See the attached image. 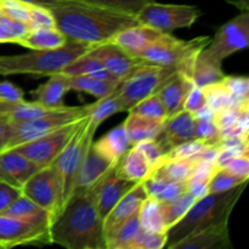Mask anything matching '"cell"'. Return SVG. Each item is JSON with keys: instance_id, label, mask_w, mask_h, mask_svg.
I'll use <instances>...</instances> for the list:
<instances>
[{"instance_id": "b9f144b4", "label": "cell", "mask_w": 249, "mask_h": 249, "mask_svg": "<svg viewBox=\"0 0 249 249\" xmlns=\"http://www.w3.org/2000/svg\"><path fill=\"white\" fill-rule=\"evenodd\" d=\"M80 1L136 16L139 11L152 0H80Z\"/></svg>"}, {"instance_id": "e0dca14e", "label": "cell", "mask_w": 249, "mask_h": 249, "mask_svg": "<svg viewBox=\"0 0 249 249\" xmlns=\"http://www.w3.org/2000/svg\"><path fill=\"white\" fill-rule=\"evenodd\" d=\"M41 169L26 156L14 148H7L0 152V180L22 189L24 182Z\"/></svg>"}, {"instance_id": "4dcf8cb0", "label": "cell", "mask_w": 249, "mask_h": 249, "mask_svg": "<svg viewBox=\"0 0 249 249\" xmlns=\"http://www.w3.org/2000/svg\"><path fill=\"white\" fill-rule=\"evenodd\" d=\"M61 73L72 77V75H90V77L100 78V79L106 80H119L97 60L89 53L85 55L79 56L74 61L66 66Z\"/></svg>"}, {"instance_id": "f35d334b", "label": "cell", "mask_w": 249, "mask_h": 249, "mask_svg": "<svg viewBox=\"0 0 249 249\" xmlns=\"http://www.w3.org/2000/svg\"><path fill=\"white\" fill-rule=\"evenodd\" d=\"M129 112L141 114V116L145 117H150V118L162 119V121H165L168 118L167 109H165L164 104H163L158 92H155V94L142 99L135 106L131 107Z\"/></svg>"}, {"instance_id": "4316f807", "label": "cell", "mask_w": 249, "mask_h": 249, "mask_svg": "<svg viewBox=\"0 0 249 249\" xmlns=\"http://www.w3.org/2000/svg\"><path fill=\"white\" fill-rule=\"evenodd\" d=\"M92 146L99 153L113 164H118L124 153L131 147L126 135L124 124H119L116 128L109 130L105 136H102L96 142H92Z\"/></svg>"}, {"instance_id": "1f68e13d", "label": "cell", "mask_w": 249, "mask_h": 249, "mask_svg": "<svg viewBox=\"0 0 249 249\" xmlns=\"http://www.w3.org/2000/svg\"><path fill=\"white\" fill-rule=\"evenodd\" d=\"M68 77V75H67ZM121 80H106L90 75H72L68 77V85L71 90L87 92L96 99L106 96L117 89Z\"/></svg>"}, {"instance_id": "277c9868", "label": "cell", "mask_w": 249, "mask_h": 249, "mask_svg": "<svg viewBox=\"0 0 249 249\" xmlns=\"http://www.w3.org/2000/svg\"><path fill=\"white\" fill-rule=\"evenodd\" d=\"M247 182L230 191L223 194H207L206 196L196 199L187 213L175 225L168 229L165 248L172 249L173 246L192 231L230 220L231 213L243 194Z\"/></svg>"}, {"instance_id": "94428289", "label": "cell", "mask_w": 249, "mask_h": 249, "mask_svg": "<svg viewBox=\"0 0 249 249\" xmlns=\"http://www.w3.org/2000/svg\"><path fill=\"white\" fill-rule=\"evenodd\" d=\"M2 16V14H1V10H0V17H1Z\"/></svg>"}, {"instance_id": "f907efd6", "label": "cell", "mask_w": 249, "mask_h": 249, "mask_svg": "<svg viewBox=\"0 0 249 249\" xmlns=\"http://www.w3.org/2000/svg\"><path fill=\"white\" fill-rule=\"evenodd\" d=\"M225 168L228 172L232 173L236 177L241 179L248 180L249 178V158L248 153H242V155L235 156L226 163Z\"/></svg>"}, {"instance_id": "f5cc1de1", "label": "cell", "mask_w": 249, "mask_h": 249, "mask_svg": "<svg viewBox=\"0 0 249 249\" xmlns=\"http://www.w3.org/2000/svg\"><path fill=\"white\" fill-rule=\"evenodd\" d=\"M21 195V189L0 180V213L6 211Z\"/></svg>"}, {"instance_id": "cb8c5ba5", "label": "cell", "mask_w": 249, "mask_h": 249, "mask_svg": "<svg viewBox=\"0 0 249 249\" xmlns=\"http://www.w3.org/2000/svg\"><path fill=\"white\" fill-rule=\"evenodd\" d=\"M152 170L151 163L136 146H131L116 165V172L119 177L136 184L145 181Z\"/></svg>"}, {"instance_id": "d4e9b609", "label": "cell", "mask_w": 249, "mask_h": 249, "mask_svg": "<svg viewBox=\"0 0 249 249\" xmlns=\"http://www.w3.org/2000/svg\"><path fill=\"white\" fill-rule=\"evenodd\" d=\"M128 117L123 122V124L131 146L138 145L141 141L157 139L160 136L164 121L150 118V117L141 116L133 112H128Z\"/></svg>"}, {"instance_id": "44dd1931", "label": "cell", "mask_w": 249, "mask_h": 249, "mask_svg": "<svg viewBox=\"0 0 249 249\" xmlns=\"http://www.w3.org/2000/svg\"><path fill=\"white\" fill-rule=\"evenodd\" d=\"M194 85L191 77L180 72H175V74L163 84L158 94L164 104L168 117L174 116L184 109L185 100Z\"/></svg>"}, {"instance_id": "d6a6232c", "label": "cell", "mask_w": 249, "mask_h": 249, "mask_svg": "<svg viewBox=\"0 0 249 249\" xmlns=\"http://www.w3.org/2000/svg\"><path fill=\"white\" fill-rule=\"evenodd\" d=\"M139 218H140L142 230L152 231V232H167L168 231L164 216H163L162 202L155 197L148 196L141 203L140 209H139Z\"/></svg>"}, {"instance_id": "ab89813d", "label": "cell", "mask_w": 249, "mask_h": 249, "mask_svg": "<svg viewBox=\"0 0 249 249\" xmlns=\"http://www.w3.org/2000/svg\"><path fill=\"white\" fill-rule=\"evenodd\" d=\"M247 181L248 180L241 179L232 173L228 172L225 168H218L208 184V194H223Z\"/></svg>"}, {"instance_id": "f1b7e54d", "label": "cell", "mask_w": 249, "mask_h": 249, "mask_svg": "<svg viewBox=\"0 0 249 249\" xmlns=\"http://www.w3.org/2000/svg\"><path fill=\"white\" fill-rule=\"evenodd\" d=\"M221 63L223 62H219L215 58L209 56L203 49L197 56L194 70H192L191 79L194 84L197 87L204 88L213 83L220 82L226 75L224 73Z\"/></svg>"}, {"instance_id": "83f0119b", "label": "cell", "mask_w": 249, "mask_h": 249, "mask_svg": "<svg viewBox=\"0 0 249 249\" xmlns=\"http://www.w3.org/2000/svg\"><path fill=\"white\" fill-rule=\"evenodd\" d=\"M53 109L57 108H49L38 102L26 101L24 99L17 101L0 100V114L9 117L14 123H22V122L36 119Z\"/></svg>"}, {"instance_id": "8fae6325", "label": "cell", "mask_w": 249, "mask_h": 249, "mask_svg": "<svg viewBox=\"0 0 249 249\" xmlns=\"http://www.w3.org/2000/svg\"><path fill=\"white\" fill-rule=\"evenodd\" d=\"M83 119L66 124V125L50 131V133L45 134L40 138L27 141V142L11 148L16 150L21 155L26 156L27 158H29L32 162L38 164L39 167H46V165L51 164L55 160V158L60 155L61 151L65 148V146L67 145L74 131L80 125Z\"/></svg>"}, {"instance_id": "ba28073f", "label": "cell", "mask_w": 249, "mask_h": 249, "mask_svg": "<svg viewBox=\"0 0 249 249\" xmlns=\"http://www.w3.org/2000/svg\"><path fill=\"white\" fill-rule=\"evenodd\" d=\"M88 113H89V105L62 106L36 119L22 122V123H14H14V131H12V136L5 150L21 145L27 141L34 140L36 138H40V136L45 135L50 131L66 125V124L80 121L84 117H87Z\"/></svg>"}, {"instance_id": "6f0895ef", "label": "cell", "mask_w": 249, "mask_h": 249, "mask_svg": "<svg viewBox=\"0 0 249 249\" xmlns=\"http://www.w3.org/2000/svg\"><path fill=\"white\" fill-rule=\"evenodd\" d=\"M192 116H194L195 121H214V118H215V112L208 105H204L198 111L195 112Z\"/></svg>"}, {"instance_id": "ac0fdd59", "label": "cell", "mask_w": 249, "mask_h": 249, "mask_svg": "<svg viewBox=\"0 0 249 249\" xmlns=\"http://www.w3.org/2000/svg\"><path fill=\"white\" fill-rule=\"evenodd\" d=\"M192 139H195V118L190 112L182 109L165 119L162 131L156 140L167 155L173 147Z\"/></svg>"}, {"instance_id": "f6af8a7d", "label": "cell", "mask_w": 249, "mask_h": 249, "mask_svg": "<svg viewBox=\"0 0 249 249\" xmlns=\"http://www.w3.org/2000/svg\"><path fill=\"white\" fill-rule=\"evenodd\" d=\"M215 145V143H214ZM211 143L204 142V141L198 140V139H192V140L182 142L180 145L173 147L169 152L165 155V160L168 158H190L196 157L201 152H203Z\"/></svg>"}, {"instance_id": "74e56055", "label": "cell", "mask_w": 249, "mask_h": 249, "mask_svg": "<svg viewBox=\"0 0 249 249\" xmlns=\"http://www.w3.org/2000/svg\"><path fill=\"white\" fill-rule=\"evenodd\" d=\"M195 201H196V198L192 195H190L189 192H185L182 196L178 197L173 201L162 202L163 216H164L167 228L169 229L173 225H175L187 213V211L191 208Z\"/></svg>"}, {"instance_id": "5b68a950", "label": "cell", "mask_w": 249, "mask_h": 249, "mask_svg": "<svg viewBox=\"0 0 249 249\" xmlns=\"http://www.w3.org/2000/svg\"><path fill=\"white\" fill-rule=\"evenodd\" d=\"M209 41L211 36H197L191 40H181L172 36V33H162L139 57L151 65L174 68L177 72L191 77L197 56Z\"/></svg>"}, {"instance_id": "52a82bcc", "label": "cell", "mask_w": 249, "mask_h": 249, "mask_svg": "<svg viewBox=\"0 0 249 249\" xmlns=\"http://www.w3.org/2000/svg\"><path fill=\"white\" fill-rule=\"evenodd\" d=\"M177 71L170 67L142 63L130 75L121 80L118 91L123 112H129L138 102L160 91L165 82Z\"/></svg>"}, {"instance_id": "4fadbf2b", "label": "cell", "mask_w": 249, "mask_h": 249, "mask_svg": "<svg viewBox=\"0 0 249 249\" xmlns=\"http://www.w3.org/2000/svg\"><path fill=\"white\" fill-rule=\"evenodd\" d=\"M38 242L50 245V232L18 218L0 213V248L9 249Z\"/></svg>"}, {"instance_id": "484cf974", "label": "cell", "mask_w": 249, "mask_h": 249, "mask_svg": "<svg viewBox=\"0 0 249 249\" xmlns=\"http://www.w3.org/2000/svg\"><path fill=\"white\" fill-rule=\"evenodd\" d=\"M2 213L21 219V220L26 221V223L32 224L34 226H38V228L48 230L50 232L51 224H53V219H51L50 214L45 209H43L38 204L34 203L33 201H31L24 195H21Z\"/></svg>"}, {"instance_id": "3957f363", "label": "cell", "mask_w": 249, "mask_h": 249, "mask_svg": "<svg viewBox=\"0 0 249 249\" xmlns=\"http://www.w3.org/2000/svg\"><path fill=\"white\" fill-rule=\"evenodd\" d=\"M94 45L68 39L62 46L49 50H32L19 55L0 56V75L26 74L50 77L61 73L66 66L89 53Z\"/></svg>"}, {"instance_id": "836d02e7", "label": "cell", "mask_w": 249, "mask_h": 249, "mask_svg": "<svg viewBox=\"0 0 249 249\" xmlns=\"http://www.w3.org/2000/svg\"><path fill=\"white\" fill-rule=\"evenodd\" d=\"M140 209V208H139ZM139 209L123 221L108 237L106 238L107 249H128L131 241L140 232L141 224Z\"/></svg>"}, {"instance_id": "d590c367", "label": "cell", "mask_w": 249, "mask_h": 249, "mask_svg": "<svg viewBox=\"0 0 249 249\" xmlns=\"http://www.w3.org/2000/svg\"><path fill=\"white\" fill-rule=\"evenodd\" d=\"M203 89L204 94H206L207 105H208L214 112H219L224 108L238 106L240 104H242V102H238L237 100L231 95V92L229 91V89L223 83V79H221L220 82L207 85Z\"/></svg>"}, {"instance_id": "9c48e42d", "label": "cell", "mask_w": 249, "mask_h": 249, "mask_svg": "<svg viewBox=\"0 0 249 249\" xmlns=\"http://www.w3.org/2000/svg\"><path fill=\"white\" fill-rule=\"evenodd\" d=\"M201 15L202 11L195 5L160 4L152 0L135 17L140 24L152 27L162 33H172L191 27Z\"/></svg>"}, {"instance_id": "c3c4849f", "label": "cell", "mask_w": 249, "mask_h": 249, "mask_svg": "<svg viewBox=\"0 0 249 249\" xmlns=\"http://www.w3.org/2000/svg\"><path fill=\"white\" fill-rule=\"evenodd\" d=\"M195 139L211 145L219 143L220 130L214 121H195Z\"/></svg>"}, {"instance_id": "60d3db41", "label": "cell", "mask_w": 249, "mask_h": 249, "mask_svg": "<svg viewBox=\"0 0 249 249\" xmlns=\"http://www.w3.org/2000/svg\"><path fill=\"white\" fill-rule=\"evenodd\" d=\"M29 32V26L24 22L15 21L4 15L0 17V43L17 44Z\"/></svg>"}, {"instance_id": "816d5d0a", "label": "cell", "mask_w": 249, "mask_h": 249, "mask_svg": "<svg viewBox=\"0 0 249 249\" xmlns=\"http://www.w3.org/2000/svg\"><path fill=\"white\" fill-rule=\"evenodd\" d=\"M204 105H207L204 89L201 87H197V85H194L189 94H187L186 100H185L184 109L194 114L195 112L198 111Z\"/></svg>"}, {"instance_id": "8992f818", "label": "cell", "mask_w": 249, "mask_h": 249, "mask_svg": "<svg viewBox=\"0 0 249 249\" xmlns=\"http://www.w3.org/2000/svg\"><path fill=\"white\" fill-rule=\"evenodd\" d=\"M97 128L99 125L90 121L89 116L85 117L65 148L53 162L62 187L63 207L74 192L78 173L82 168L88 151L94 142V136Z\"/></svg>"}, {"instance_id": "d6986e66", "label": "cell", "mask_w": 249, "mask_h": 249, "mask_svg": "<svg viewBox=\"0 0 249 249\" xmlns=\"http://www.w3.org/2000/svg\"><path fill=\"white\" fill-rule=\"evenodd\" d=\"M148 197L147 191H146L145 186L142 182L136 184L123 198L112 208L104 219V229H105V236L106 238L123 223L125 219L133 213H135L139 208H140L141 203L145 201Z\"/></svg>"}, {"instance_id": "6da1fadb", "label": "cell", "mask_w": 249, "mask_h": 249, "mask_svg": "<svg viewBox=\"0 0 249 249\" xmlns=\"http://www.w3.org/2000/svg\"><path fill=\"white\" fill-rule=\"evenodd\" d=\"M56 28L70 40L97 45L111 41L123 29L139 24L133 15L83 2L80 0L65 2L50 9Z\"/></svg>"}, {"instance_id": "680465c9", "label": "cell", "mask_w": 249, "mask_h": 249, "mask_svg": "<svg viewBox=\"0 0 249 249\" xmlns=\"http://www.w3.org/2000/svg\"><path fill=\"white\" fill-rule=\"evenodd\" d=\"M21 1L26 2L28 5H36V6L48 7V9H53V7L58 6L65 2L73 1V0H21Z\"/></svg>"}, {"instance_id": "ffe728a7", "label": "cell", "mask_w": 249, "mask_h": 249, "mask_svg": "<svg viewBox=\"0 0 249 249\" xmlns=\"http://www.w3.org/2000/svg\"><path fill=\"white\" fill-rule=\"evenodd\" d=\"M162 32L152 28V27L145 26V24H135V26L128 27L119 33H117L111 41L124 51L129 53L130 55L138 56L147 49L153 41L160 36Z\"/></svg>"}, {"instance_id": "9a60e30c", "label": "cell", "mask_w": 249, "mask_h": 249, "mask_svg": "<svg viewBox=\"0 0 249 249\" xmlns=\"http://www.w3.org/2000/svg\"><path fill=\"white\" fill-rule=\"evenodd\" d=\"M229 221L214 224L192 231L172 249H231Z\"/></svg>"}, {"instance_id": "bcb514c9", "label": "cell", "mask_w": 249, "mask_h": 249, "mask_svg": "<svg viewBox=\"0 0 249 249\" xmlns=\"http://www.w3.org/2000/svg\"><path fill=\"white\" fill-rule=\"evenodd\" d=\"M0 10L9 18L28 23L29 5L21 0H0Z\"/></svg>"}, {"instance_id": "5bb4252c", "label": "cell", "mask_w": 249, "mask_h": 249, "mask_svg": "<svg viewBox=\"0 0 249 249\" xmlns=\"http://www.w3.org/2000/svg\"><path fill=\"white\" fill-rule=\"evenodd\" d=\"M89 53L96 57L119 80L125 79L139 66L145 63L140 57L130 55L112 41L94 45Z\"/></svg>"}, {"instance_id": "db71d44e", "label": "cell", "mask_w": 249, "mask_h": 249, "mask_svg": "<svg viewBox=\"0 0 249 249\" xmlns=\"http://www.w3.org/2000/svg\"><path fill=\"white\" fill-rule=\"evenodd\" d=\"M185 192H187L186 182L185 181H172V180H170V181L165 185L164 189L160 191V194L158 195L157 199H160V202L173 201V199L182 196Z\"/></svg>"}, {"instance_id": "11a10c76", "label": "cell", "mask_w": 249, "mask_h": 249, "mask_svg": "<svg viewBox=\"0 0 249 249\" xmlns=\"http://www.w3.org/2000/svg\"><path fill=\"white\" fill-rule=\"evenodd\" d=\"M24 99V92L21 88L15 85L14 83L1 80L0 82V100L4 101H17Z\"/></svg>"}, {"instance_id": "f546056e", "label": "cell", "mask_w": 249, "mask_h": 249, "mask_svg": "<svg viewBox=\"0 0 249 249\" xmlns=\"http://www.w3.org/2000/svg\"><path fill=\"white\" fill-rule=\"evenodd\" d=\"M65 34L57 28H41L31 31L23 39L18 41V45L29 50H49L62 46L67 41Z\"/></svg>"}, {"instance_id": "681fc988", "label": "cell", "mask_w": 249, "mask_h": 249, "mask_svg": "<svg viewBox=\"0 0 249 249\" xmlns=\"http://www.w3.org/2000/svg\"><path fill=\"white\" fill-rule=\"evenodd\" d=\"M223 83L238 102L249 101V79L247 77L225 75Z\"/></svg>"}, {"instance_id": "30bf717a", "label": "cell", "mask_w": 249, "mask_h": 249, "mask_svg": "<svg viewBox=\"0 0 249 249\" xmlns=\"http://www.w3.org/2000/svg\"><path fill=\"white\" fill-rule=\"evenodd\" d=\"M22 195L45 209L53 223L63 209L62 187L53 164L46 165L34 173L22 186ZM53 225V224H51Z\"/></svg>"}, {"instance_id": "2e32d148", "label": "cell", "mask_w": 249, "mask_h": 249, "mask_svg": "<svg viewBox=\"0 0 249 249\" xmlns=\"http://www.w3.org/2000/svg\"><path fill=\"white\" fill-rule=\"evenodd\" d=\"M136 182L119 177L116 172V167L109 170L100 181L94 185L96 195V207L102 219L112 211L114 206L125 196Z\"/></svg>"}, {"instance_id": "603a6c76", "label": "cell", "mask_w": 249, "mask_h": 249, "mask_svg": "<svg viewBox=\"0 0 249 249\" xmlns=\"http://www.w3.org/2000/svg\"><path fill=\"white\" fill-rule=\"evenodd\" d=\"M70 90L67 75L63 73H56L50 75L44 84L32 90L31 95L34 101L43 106L49 108H60L65 106L63 99Z\"/></svg>"}, {"instance_id": "6125c7cd", "label": "cell", "mask_w": 249, "mask_h": 249, "mask_svg": "<svg viewBox=\"0 0 249 249\" xmlns=\"http://www.w3.org/2000/svg\"><path fill=\"white\" fill-rule=\"evenodd\" d=\"M0 249H1V248H0Z\"/></svg>"}, {"instance_id": "7dc6e473", "label": "cell", "mask_w": 249, "mask_h": 249, "mask_svg": "<svg viewBox=\"0 0 249 249\" xmlns=\"http://www.w3.org/2000/svg\"><path fill=\"white\" fill-rule=\"evenodd\" d=\"M135 146L146 156V158H147L148 162L151 163L153 169L160 167V165L165 160L164 150H163L162 146L160 145V142H158L156 139L141 141V142H139L138 145Z\"/></svg>"}, {"instance_id": "9f6ffc18", "label": "cell", "mask_w": 249, "mask_h": 249, "mask_svg": "<svg viewBox=\"0 0 249 249\" xmlns=\"http://www.w3.org/2000/svg\"><path fill=\"white\" fill-rule=\"evenodd\" d=\"M12 131H14V123L11 119L0 114V152L7 147V143L12 136Z\"/></svg>"}, {"instance_id": "7bdbcfd3", "label": "cell", "mask_w": 249, "mask_h": 249, "mask_svg": "<svg viewBox=\"0 0 249 249\" xmlns=\"http://www.w3.org/2000/svg\"><path fill=\"white\" fill-rule=\"evenodd\" d=\"M167 232H152L141 229L128 246V249H162L167 246Z\"/></svg>"}, {"instance_id": "91938a15", "label": "cell", "mask_w": 249, "mask_h": 249, "mask_svg": "<svg viewBox=\"0 0 249 249\" xmlns=\"http://www.w3.org/2000/svg\"><path fill=\"white\" fill-rule=\"evenodd\" d=\"M226 1L240 9L241 12L249 10V0H226Z\"/></svg>"}, {"instance_id": "e575fe53", "label": "cell", "mask_w": 249, "mask_h": 249, "mask_svg": "<svg viewBox=\"0 0 249 249\" xmlns=\"http://www.w3.org/2000/svg\"><path fill=\"white\" fill-rule=\"evenodd\" d=\"M118 88L119 85L111 94L106 95V96L101 97V99H97L95 104L89 105V113H88V116H89L90 121H92L99 126L102 122L106 121L107 118L112 117L113 114L123 112Z\"/></svg>"}, {"instance_id": "7a4b0ae2", "label": "cell", "mask_w": 249, "mask_h": 249, "mask_svg": "<svg viewBox=\"0 0 249 249\" xmlns=\"http://www.w3.org/2000/svg\"><path fill=\"white\" fill-rule=\"evenodd\" d=\"M50 243L67 249H107L94 186L73 192L51 225Z\"/></svg>"}, {"instance_id": "8d00e7d4", "label": "cell", "mask_w": 249, "mask_h": 249, "mask_svg": "<svg viewBox=\"0 0 249 249\" xmlns=\"http://www.w3.org/2000/svg\"><path fill=\"white\" fill-rule=\"evenodd\" d=\"M199 160H201L197 156L190 158H168L160 165V168L173 181L186 182Z\"/></svg>"}, {"instance_id": "ee69618b", "label": "cell", "mask_w": 249, "mask_h": 249, "mask_svg": "<svg viewBox=\"0 0 249 249\" xmlns=\"http://www.w3.org/2000/svg\"><path fill=\"white\" fill-rule=\"evenodd\" d=\"M31 31L41 28H55L56 22L50 9L36 5H29V21L27 23Z\"/></svg>"}, {"instance_id": "7c38bea8", "label": "cell", "mask_w": 249, "mask_h": 249, "mask_svg": "<svg viewBox=\"0 0 249 249\" xmlns=\"http://www.w3.org/2000/svg\"><path fill=\"white\" fill-rule=\"evenodd\" d=\"M248 40L249 12L242 11L215 32L204 51L216 61L223 62L229 56L247 48Z\"/></svg>"}, {"instance_id": "7402d4cb", "label": "cell", "mask_w": 249, "mask_h": 249, "mask_svg": "<svg viewBox=\"0 0 249 249\" xmlns=\"http://www.w3.org/2000/svg\"><path fill=\"white\" fill-rule=\"evenodd\" d=\"M117 164H113L107 158H105L101 153L97 152L94 146L91 145L87 156H85L82 168L78 173L74 192L83 191V190H88L94 186L97 181H100Z\"/></svg>"}]
</instances>
